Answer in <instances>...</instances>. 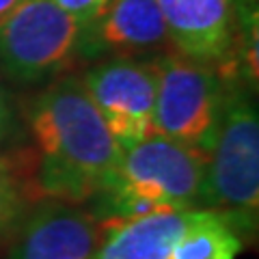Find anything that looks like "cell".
Segmentation results:
<instances>
[{
	"label": "cell",
	"mask_w": 259,
	"mask_h": 259,
	"mask_svg": "<svg viewBox=\"0 0 259 259\" xmlns=\"http://www.w3.org/2000/svg\"><path fill=\"white\" fill-rule=\"evenodd\" d=\"M20 3H22V0H0V20L7 18V15H9Z\"/></svg>",
	"instance_id": "obj_15"
},
{
	"label": "cell",
	"mask_w": 259,
	"mask_h": 259,
	"mask_svg": "<svg viewBox=\"0 0 259 259\" xmlns=\"http://www.w3.org/2000/svg\"><path fill=\"white\" fill-rule=\"evenodd\" d=\"M173 50L156 0H112L82 28L80 56L89 61Z\"/></svg>",
	"instance_id": "obj_8"
},
{
	"label": "cell",
	"mask_w": 259,
	"mask_h": 259,
	"mask_svg": "<svg viewBox=\"0 0 259 259\" xmlns=\"http://www.w3.org/2000/svg\"><path fill=\"white\" fill-rule=\"evenodd\" d=\"M54 3L84 28L87 24H91L97 15L106 9L112 0H54Z\"/></svg>",
	"instance_id": "obj_12"
},
{
	"label": "cell",
	"mask_w": 259,
	"mask_h": 259,
	"mask_svg": "<svg viewBox=\"0 0 259 259\" xmlns=\"http://www.w3.org/2000/svg\"><path fill=\"white\" fill-rule=\"evenodd\" d=\"M207 151L151 132L123 149L100 199V221L160 209H205Z\"/></svg>",
	"instance_id": "obj_2"
},
{
	"label": "cell",
	"mask_w": 259,
	"mask_h": 259,
	"mask_svg": "<svg viewBox=\"0 0 259 259\" xmlns=\"http://www.w3.org/2000/svg\"><path fill=\"white\" fill-rule=\"evenodd\" d=\"M156 67L153 132L186 145L209 149L223 110L229 78L214 65L180 52H162Z\"/></svg>",
	"instance_id": "obj_4"
},
{
	"label": "cell",
	"mask_w": 259,
	"mask_h": 259,
	"mask_svg": "<svg viewBox=\"0 0 259 259\" xmlns=\"http://www.w3.org/2000/svg\"><path fill=\"white\" fill-rule=\"evenodd\" d=\"M26 209V192L9 158L0 151V240L22 221Z\"/></svg>",
	"instance_id": "obj_11"
},
{
	"label": "cell",
	"mask_w": 259,
	"mask_h": 259,
	"mask_svg": "<svg viewBox=\"0 0 259 259\" xmlns=\"http://www.w3.org/2000/svg\"><path fill=\"white\" fill-rule=\"evenodd\" d=\"M13 125H15V117H13L11 100L7 95L3 82H0V145L9 139V134L13 132Z\"/></svg>",
	"instance_id": "obj_13"
},
{
	"label": "cell",
	"mask_w": 259,
	"mask_h": 259,
	"mask_svg": "<svg viewBox=\"0 0 259 259\" xmlns=\"http://www.w3.org/2000/svg\"><path fill=\"white\" fill-rule=\"evenodd\" d=\"M100 238L95 214L54 201L24 223L11 259H95Z\"/></svg>",
	"instance_id": "obj_9"
},
{
	"label": "cell",
	"mask_w": 259,
	"mask_h": 259,
	"mask_svg": "<svg viewBox=\"0 0 259 259\" xmlns=\"http://www.w3.org/2000/svg\"><path fill=\"white\" fill-rule=\"evenodd\" d=\"M82 26L54 0H22L0 20V69L15 82L56 78L80 56Z\"/></svg>",
	"instance_id": "obj_5"
},
{
	"label": "cell",
	"mask_w": 259,
	"mask_h": 259,
	"mask_svg": "<svg viewBox=\"0 0 259 259\" xmlns=\"http://www.w3.org/2000/svg\"><path fill=\"white\" fill-rule=\"evenodd\" d=\"M233 5H236L240 30L259 24V0H233Z\"/></svg>",
	"instance_id": "obj_14"
},
{
	"label": "cell",
	"mask_w": 259,
	"mask_h": 259,
	"mask_svg": "<svg viewBox=\"0 0 259 259\" xmlns=\"http://www.w3.org/2000/svg\"><path fill=\"white\" fill-rule=\"evenodd\" d=\"M175 52L225 69L236 59L240 24L233 0H156Z\"/></svg>",
	"instance_id": "obj_7"
},
{
	"label": "cell",
	"mask_w": 259,
	"mask_h": 259,
	"mask_svg": "<svg viewBox=\"0 0 259 259\" xmlns=\"http://www.w3.org/2000/svg\"><path fill=\"white\" fill-rule=\"evenodd\" d=\"M28 132L37 151L35 184L59 203H87L112 180L123 147L117 143L80 76L56 78L32 97Z\"/></svg>",
	"instance_id": "obj_1"
},
{
	"label": "cell",
	"mask_w": 259,
	"mask_h": 259,
	"mask_svg": "<svg viewBox=\"0 0 259 259\" xmlns=\"http://www.w3.org/2000/svg\"><path fill=\"white\" fill-rule=\"evenodd\" d=\"M91 102L121 147L139 143L153 132L156 67L139 56L95 61L82 76Z\"/></svg>",
	"instance_id": "obj_6"
},
{
	"label": "cell",
	"mask_w": 259,
	"mask_h": 259,
	"mask_svg": "<svg viewBox=\"0 0 259 259\" xmlns=\"http://www.w3.org/2000/svg\"><path fill=\"white\" fill-rule=\"evenodd\" d=\"M255 93V91H253ZM205 209L221 214L244 240L259 216V117L250 89L231 78L207 149Z\"/></svg>",
	"instance_id": "obj_3"
},
{
	"label": "cell",
	"mask_w": 259,
	"mask_h": 259,
	"mask_svg": "<svg viewBox=\"0 0 259 259\" xmlns=\"http://www.w3.org/2000/svg\"><path fill=\"white\" fill-rule=\"evenodd\" d=\"M192 214L194 209H160L100 221L102 238L95 259H171Z\"/></svg>",
	"instance_id": "obj_10"
}]
</instances>
